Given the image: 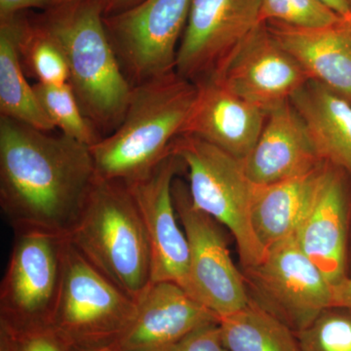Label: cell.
Here are the masks:
<instances>
[{
    "instance_id": "22",
    "label": "cell",
    "mask_w": 351,
    "mask_h": 351,
    "mask_svg": "<svg viewBox=\"0 0 351 351\" xmlns=\"http://www.w3.org/2000/svg\"><path fill=\"white\" fill-rule=\"evenodd\" d=\"M219 326L230 351H301L295 332L252 298L243 308L219 318Z\"/></svg>"
},
{
    "instance_id": "4",
    "label": "cell",
    "mask_w": 351,
    "mask_h": 351,
    "mask_svg": "<svg viewBox=\"0 0 351 351\" xmlns=\"http://www.w3.org/2000/svg\"><path fill=\"white\" fill-rule=\"evenodd\" d=\"M66 240L134 301L151 285V247L125 182L98 178Z\"/></svg>"
},
{
    "instance_id": "36",
    "label": "cell",
    "mask_w": 351,
    "mask_h": 351,
    "mask_svg": "<svg viewBox=\"0 0 351 351\" xmlns=\"http://www.w3.org/2000/svg\"><path fill=\"white\" fill-rule=\"evenodd\" d=\"M348 22H350V27H351V17H350V19L348 20Z\"/></svg>"
},
{
    "instance_id": "3",
    "label": "cell",
    "mask_w": 351,
    "mask_h": 351,
    "mask_svg": "<svg viewBox=\"0 0 351 351\" xmlns=\"http://www.w3.org/2000/svg\"><path fill=\"white\" fill-rule=\"evenodd\" d=\"M41 19L63 48L69 83L85 117L107 137L123 120L133 86L106 31L104 0L50 7Z\"/></svg>"
},
{
    "instance_id": "16",
    "label": "cell",
    "mask_w": 351,
    "mask_h": 351,
    "mask_svg": "<svg viewBox=\"0 0 351 351\" xmlns=\"http://www.w3.org/2000/svg\"><path fill=\"white\" fill-rule=\"evenodd\" d=\"M243 163L255 186H269L309 174L326 162L289 101L267 113L260 137Z\"/></svg>"
},
{
    "instance_id": "15",
    "label": "cell",
    "mask_w": 351,
    "mask_h": 351,
    "mask_svg": "<svg viewBox=\"0 0 351 351\" xmlns=\"http://www.w3.org/2000/svg\"><path fill=\"white\" fill-rule=\"evenodd\" d=\"M348 195L341 170L326 164L295 239L332 285L348 276Z\"/></svg>"
},
{
    "instance_id": "35",
    "label": "cell",
    "mask_w": 351,
    "mask_h": 351,
    "mask_svg": "<svg viewBox=\"0 0 351 351\" xmlns=\"http://www.w3.org/2000/svg\"><path fill=\"white\" fill-rule=\"evenodd\" d=\"M346 2H348V5H350V9H351V0H346Z\"/></svg>"
},
{
    "instance_id": "8",
    "label": "cell",
    "mask_w": 351,
    "mask_h": 351,
    "mask_svg": "<svg viewBox=\"0 0 351 351\" xmlns=\"http://www.w3.org/2000/svg\"><path fill=\"white\" fill-rule=\"evenodd\" d=\"M172 189L189 246L186 291L219 318L237 313L251 298L244 274L230 257L223 226L193 206L186 182L176 178Z\"/></svg>"
},
{
    "instance_id": "29",
    "label": "cell",
    "mask_w": 351,
    "mask_h": 351,
    "mask_svg": "<svg viewBox=\"0 0 351 351\" xmlns=\"http://www.w3.org/2000/svg\"><path fill=\"white\" fill-rule=\"evenodd\" d=\"M51 0H0V21H5L19 15L29 9L48 10Z\"/></svg>"
},
{
    "instance_id": "14",
    "label": "cell",
    "mask_w": 351,
    "mask_h": 351,
    "mask_svg": "<svg viewBox=\"0 0 351 351\" xmlns=\"http://www.w3.org/2000/svg\"><path fill=\"white\" fill-rule=\"evenodd\" d=\"M219 320L178 284L151 283L136 301L130 322L108 346L120 351H162Z\"/></svg>"
},
{
    "instance_id": "7",
    "label": "cell",
    "mask_w": 351,
    "mask_h": 351,
    "mask_svg": "<svg viewBox=\"0 0 351 351\" xmlns=\"http://www.w3.org/2000/svg\"><path fill=\"white\" fill-rule=\"evenodd\" d=\"M191 0H143L104 17L106 31L132 86L176 71Z\"/></svg>"
},
{
    "instance_id": "17",
    "label": "cell",
    "mask_w": 351,
    "mask_h": 351,
    "mask_svg": "<svg viewBox=\"0 0 351 351\" xmlns=\"http://www.w3.org/2000/svg\"><path fill=\"white\" fill-rule=\"evenodd\" d=\"M195 84L197 94L182 136H193L244 160L260 137L267 113L214 78Z\"/></svg>"
},
{
    "instance_id": "30",
    "label": "cell",
    "mask_w": 351,
    "mask_h": 351,
    "mask_svg": "<svg viewBox=\"0 0 351 351\" xmlns=\"http://www.w3.org/2000/svg\"><path fill=\"white\" fill-rule=\"evenodd\" d=\"M332 307L346 309L351 313V276H346L332 286Z\"/></svg>"
},
{
    "instance_id": "28",
    "label": "cell",
    "mask_w": 351,
    "mask_h": 351,
    "mask_svg": "<svg viewBox=\"0 0 351 351\" xmlns=\"http://www.w3.org/2000/svg\"><path fill=\"white\" fill-rule=\"evenodd\" d=\"M162 351H230L223 345L219 322L205 325Z\"/></svg>"
},
{
    "instance_id": "21",
    "label": "cell",
    "mask_w": 351,
    "mask_h": 351,
    "mask_svg": "<svg viewBox=\"0 0 351 351\" xmlns=\"http://www.w3.org/2000/svg\"><path fill=\"white\" fill-rule=\"evenodd\" d=\"M22 14V13H21ZM0 21V113L45 132L55 126L25 78L19 51L22 16Z\"/></svg>"
},
{
    "instance_id": "6",
    "label": "cell",
    "mask_w": 351,
    "mask_h": 351,
    "mask_svg": "<svg viewBox=\"0 0 351 351\" xmlns=\"http://www.w3.org/2000/svg\"><path fill=\"white\" fill-rule=\"evenodd\" d=\"M135 308L136 301L64 240L61 287L49 327L69 350L112 345Z\"/></svg>"
},
{
    "instance_id": "10",
    "label": "cell",
    "mask_w": 351,
    "mask_h": 351,
    "mask_svg": "<svg viewBox=\"0 0 351 351\" xmlns=\"http://www.w3.org/2000/svg\"><path fill=\"white\" fill-rule=\"evenodd\" d=\"M244 276L257 295L254 300L295 332L332 307L331 282L295 237L267 248L262 262L245 269Z\"/></svg>"
},
{
    "instance_id": "2",
    "label": "cell",
    "mask_w": 351,
    "mask_h": 351,
    "mask_svg": "<svg viewBox=\"0 0 351 351\" xmlns=\"http://www.w3.org/2000/svg\"><path fill=\"white\" fill-rule=\"evenodd\" d=\"M196 94L176 71L133 86L119 128L90 147L98 178L130 182L154 169L182 136Z\"/></svg>"
},
{
    "instance_id": "26",
    "label": "cell",
    "mask_w": 351,
    "mask_h": 351,
    "mask_svg": "<svg viewBox=\"0 0 351 351\" xmlns=\"http://www.w3.org/2000/svg\"><path fill=\"white\" fill-rule=\"evenodd\" d=\"M343 21L346 19L321 0L261 1V23L278 22L300 27H325Z\"/></svg>"
},
{
    "instance_id": "5",
    "label": "cell",
    "mask_w": 351,
    "mask_h": 351,
    "mask_svg": "<svg viewBox=\"0 0 351 351\" xmlns=\"http://www.w3.org/2000/svg\"><path fill=\"white\" fill-rule=\"evenodd\" d=\"M172 152L188 170L193 206L230 230L244 269L258 265L267 250L254 230L256 186L246 174L243 160L193 136H180Z\"/></svg>"
},
{
    "instance_id": "34",
    "label": "cell",
    "mask_w": 351,
    "mask_h": 351,
    "mask_svg": "<svg viewBox=\"0 0 351 351\" xmlns=\"http://www.w3.org/2000/svg\"><path fill=\"white\" fill-rule=\"evenodd\" d=\"M76 1H80V0H51L50 7L66 5Z\"/></svg>"
},
{
    "instance_id": "9",
    "label": "cell",
    "mask_w": 351,
    "mask_h": 351,
    "mask_svg": "<svg viewBox=\"0 0 351 351\" xmlns=\"http://www.w3.org/2000/svg\"><path fill=\"white\" fill-rule=\"evenodd\" d=\"M64 240L43 233H16L0 285L2 326L49 327L61 287Z\"/></svg>"
},
{
    "instance_id": "1",
    "label": "cell",
    "mask_w": 351,
    "mask_h": 351,
    "mask_svg": "<svg viewBox=\"0 0 351 351\" xmlns=\"http://www.w3.org/2000/svg\"><path fill=\"white\" fill-rule=\"evenodd\" d=\"M97 179L87 145L0 117V206L15 234L68 239Z\"/></svg>"
},
{
    "instance_id": "12",
    "label": "cell",
    "mask_w": 351,
    "mask_h": 351,
    "mask_svg": "<svg viewBox=\"0 0 351 351\" xmlns=\"http://www.w3.org/2000/svg\"><path fill=\"white\" fill-rule=\"evenodd\" d=\"M184 167L171 152L158 165L125 182L142 217L152 254V283L173 282L188 290L189 246L178 223L173 182ZM188 292V291H186Z\"/></svg>"
},
{
    "instance_id": "33",
    "label": "cell",
    "mask_w": 351,
    "mask_h": 351,
    "mask_svg": "<svg viewBox=\"0 0 351 351\" xmlns=\"http://www.w3.org/2000/svg\"><path fill=\"white\" fill-rule=\"evenodd\" d=\"M71 351H120V350H115V348H110V346H98V348H77V350H73Z\"/></svg>"
},
{
    "instance_id": "31",
    "label": "cell",
    "mask_w": 351,
    "mask_h": 351,
    "mask_svg": "<svg viewBox=\"0 0 351 351\" xmlns=\"http://www.w3.org/2000/svg\"><path fill=\"white\" fill-rule=\"evenodd\" d=\"M141 1L143 0H104V17L123 12Z\"/></svg>"
},
{
    "instance_id": "32",
    "label": "cell",
    "mask_w": 351,
    "mask_h": 351,
    "mask_svg": "<svg viewBox=\"0 0 351 351\" xmlns=\"http://www.w3.org/2000/svg\"><path fill=\"white\" fill-rule=\"evenodd\" d=\"M323 3L339 14L343 19L350 20L351 17V9L346 0H321Z\"/></svg>"
},
{
    "instance_id": "13",
    "label": "cell",
    "mask_w": 351,
    "mask_h": 351,
    "mask_svg": "<svg viewBox=\"0 0 351 351\" xmlns=\"http://www.w3.org/2000/svg\"><path fill=\"white\" fill-rule=\"evenodd\" d=\"M262 0H191L175 71L193 83L211 77L258 24Z\"/></svg>"
},
{
    "instance_id": "25",
    "label": "cell",
    "mask_w": 351,
    "mask_h": 351,
    "mask_svg": "<svg viewBox=\"0 0 351 351\" xmlns=\"http://www.w3.org/2000/svg\"><path fill=\"white\" fill-rule=\"evenodd\" d=\"M295 335L301 351H351V313L329 307Z\"/></svg>"
},
{
    "instance_id": "11",
    "label": "cell",
    "mask_w": 351,
    "mask_h": 351,
    "mask_svg": "<svg viewBox=\"0 0 351 351\" xmlns=\"http://www.w3.org/2000/svg\"><path fill=\"white\" fill-rule=\"evenodd\" d=\"M228 91L269 112L308 80L300 64L260 23L211 76Z\"/></svg>"
},
{
    "instance_id": "23",
    "label": "cell",
    "mask_w": 351,
    "mask_h": 351,
    "mask_svg": "<svg viewBox=\"0 0 351 351\" xmlns=\"http://www.w3.org/2000/svg\"><path fill=\"white\" fill-rule=\"evenodd\" d=\"M19 51L21 61L25 62L39 83H69V66L63 48L41 18L31 22L22 17Z\"/></svg>"
},
{
    "instance_id": "27",
    "label": "cell",
    "mask_w": 351,
    "mask_h": 351,
    "mask_svg": "<svg viewBox=\"0 0 351 351\" xmlns=\"http://www.w3.org/2000/svg\"><path fill=\"white\" fill-rule=\"evenodd\" d=\"M1 351H71L50 327L12 329L1 325Z\"/></svg>"
},
{
    "instance_id": "20",
    "label": "cell",
    "mask_w": 351,
    "mask_h": 351,
    "mask_svg": "<svg viewBox=\"0 0 351 351\" xmlns=\"http://www.w3.org/2000/svg\"><path fill=\"white\" fill-rule=\"evenodd\" d=\"M326 164L302 177L269 186H256L252 221L258 241L265 250L295 237Z\"/></svg>"
},
{
    "instance_id": "19",
    "label": "cell",
    "mask_w": 351,
    "mask_h": 351,
    "mask_svg": "<svg viewBox=\"0 0 351 351\" xmlns=\"http://www.w3.org/2000/svg\"><path fill=\"white\" fill-rule=\"evenodd\" d=\"M290 101L321 159L351 176V104L311 80Z\"/></svg>"
},
{
    "instance_id": "18",
    "label": "cell",
    "mask_w": 351,
    "mask_h": 351,
    "mask_svg": "<svg viewBox=\"0 0 351 351\" xmlns=\"http://www.w3.org/2000/svg\"><path fill=\"white\" fill-rule=\"evenodd\" d=\"M265 24L308 80L351 104V27L348 20L325 27H300L278 22Z\"/></svg>"
},
{
    "instance_id": "24",
    "label": "cell",
    "mask_w": 351,
    "mask_h": 351,
    "mask_svg": "<svg viewBox=\"0 0 351 351\" xmlns=\"http://www.w3.org/2000/svg\"><path fill=\"white\" fill-rule=\"evenodd\" d=\"M34 92L44 112L62 134L91 147L101 140L85 117L69 83L60 85L36 83Z\"/></svg>"
}]
</instances>
